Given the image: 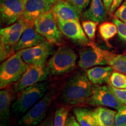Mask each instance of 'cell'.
I'll return each mask as SVG.
<instances>
[{
  "label": "cell",
  "mask_w": 126,
  "mask_h": 126,
  "mask_svg": "<svg viewBox=\"0 0 126 126\" xmlns=\"http://www.w3.org/2000/svg\"><path fill=\"white\" fill-rule=\"evenodd\" d=\"M87 102L91 106L106 107L116 110H119L124 105L115 96L109 86L106 85L94 86L92 95Z\"/></svg>",
  "instance_id": "cell-9"
},
{
  "label": "cell",
  "mask_w": 126,
  "mask_h": 126,
  "mask_svg": "<svg viewBox=\"0 0 126 126\" xmlns=\"http://www.w3.org/2000/svg\"><path fill=\"white\" fill-rule=\"evenodd\" d=\"M109 87L118 100L123 105H126V89H119L108 84Z\"/></svg>",
  "instance_id": "cell-29"
},
{
  "label": "cell",
  "mask_w": 126,
  "mask_h": 126,
  "mask_svg": "<svg viewBox=\"0 0 126 126\" xmlns=\"http://www.w3.org/2000/svg\"><path fill=\"white\" fill-rule=\"evenodd\" d=\"M34 26L37 32L52 45H60L62 43L63 33L51 11L36 18Z\"/></svg>",
  "instance_id": "cell-6"
},
{
  "label": "cell",
  "mask_w": 126,
  "mask_h": 126,
  "mask_svg": "<svg viewBox=\"0 0 126 126\" xmlns=\"http://www.w3.org/2000/svg\"><path fill=\"white\" fill-rule=\"evenodd\" d=\"M48 88V82L43 81L22 91L19 93V95L12 105L13 112L22 114L29 111L43 97Z\"/></svg>",
  "instance_id": "cell-5"
},
{
  "label": "cell",
  "mask_w": 126,
  "mask_h": 126,
  "mask_svg": "<svg viewBox=\"0 0 126 126\" xmlns=\"http://www.w3.org/2000/svg\"><path fill=\"white\" fill-rule=\"evenodd\" d=\"M114 71L110 66H97L86 70V73L93 85H101L105 83H109L110 75Z\"/></svg>",
  "instance_id": "cell-19"
},
{
  "label": "cell",
  "mask_w": 126,
  "mask_h": 126,
  "mask_svg": "<svg viewBox=\"0 0 126 126\" xmlns=\"http://www.w3.org/2000/svg\"><path fill=\"white\" fill-rule=\"evenodd\" d=\"M103 2L105 5V7L106 8L107 12L110 13V8H111V4H112L113 0H103Z\"/></svg>",
  "instance_id": "cell-35"
},
{
  "label": "cell",
  "mask_w": 126,
  "mask_h": 126,
  "mask_svg": "<svg viewBox=\"0 0 126 126\" xmlns=\"http://www.w3.org/2000/svg\"><path fill=\"white\" fill-rule=\"evenodd\" d=\"M108 84L116 88L126 89V75L114 71L110 75Z\"/></svg>",
  "instance_id": "cell-25"
},
{
  "label": "cell",
  "mask_w": 126,
  "mask_h": 126,
  "mask_svg": "<svg viewBox=\"0 0 126 126\" xmlns=\"http://www.w3.org/2000/svg\"><path fill=\"white\" fill-rule=\"evenodd\" d=\"M63 35L79 45L89 46L91 43L82 28L79 20L57 21Z\"/></svg>",
  "instance_id": "cell-12"
},
{
  "label": "cell",
  "mask_w": 126,
  "mask_h": 126,
  "mask_svg": "<svg viewBox=\"0 0 126 126\" xmlns=\"http://www.w3.org/2000/svg\"><path fill=\"white\" fill-rule=\"evenodd\" d=\"M97 49L106 60L107 64L113 68L114 71L126 75V55L116 54L97 47Z\"/></svg>",
  "instance_id": "cell-20"
},
{
  "label": "cell",
  "mask_w": 126,
  "mask_h": 126,
  "mask_svg": "<svg viewBox=\"0 0 126 126\" xmlns=\"http://www.w3.org/2000/svg\"><path fill=\"white\" fill-rule=\"evenodd\" d=\"M114 15L116 18L126 23V0H124L122 5L116 9L114 12Z\"/></svg>",
  "instance_id": "cell-31"
},
{
  "label": "cell",
  "mask_w": 126,
  "mask_h": 126,
  "mask_svg": "<svg viewBox=\"0 0 126 126\" xmlns=\"http://www.w3.org/2000/svg\"><path fill=\"white\" fill-rule=\"evenodd\" d=\"M78 64L82 70H88L97 65H108L106 60L97 49V47L92 43L79 51Z\"/></svg>",
  "instance_id": "cell-14"
},
{
  "label": "cell",
  "mask_w": 126,
  "mask_h": 126,
  "mask_svg": "<svg viewBox=\"0 0 126 126\" xmlns=\"http://www.w3.org/2000/svg\"><path fill=\"white\" fill-rule=\"evenodd\" d=\"M77 54L70 47H59L48 61L47 67L50 74L59 76L69 73L75 68Z\"/></svg>",
  "instance_id": "cell-3"
},
{
  "label": "cell",
  "mask_w": 126,
  "mask_h": 126,
  "mask_svg": "<svg viewBox=\"0 0 126 126\" xmlns=\"http://www.w3.org/2000/svg\"><path fill=\"white\" fill-rule=\"evenodd\" d=\"M37 126H54V120L48 118L41 122Z\"/></svg>",
  "instance_id": "cell-34"
},
{
  "label": "cell",
  "mask_w": 126,
  "mask_h": 126,
  "mask_svg": "<svg viewBox=\"0 0 126 126\" xmlns=\"http://www.w3.org/2000/svg\"><path fill=\"white\" fill-rule=\"evenodd\" d=\"M30 24L20 18L13 24L2 28L0 31L1 62L5 60L15 53L14 48Z\"/></svg>",
  "instance_id": "cell-4"
},
{
  "label": "cell",
  "mask_w": 126,
  "mask_h": 126,
  "mask_svg": "<svg viewBox=\"0 0 126 126\" xmlns=\"http://www.w3.org/2000/svg\"><path fill=\"white\" fill-rule=\"evenodd\" d=\"M124 0H113L112 4L110 8V13H113L122 5Z\"/></svg>",
  "instance_id": "cell-33"
},
{
  "label": "cell",
  "mask_w": 126,
  "mask_h": 126,
  "mask_svg": "<svg viewBox=\"0 0 126 126\" xmlns=\"http://www.w3.org/2000/svg\"><path fill=\"white\" fill-rule=\"evenodd\" d=\"M99 34L104 41L108 42L117 34V28L113 22H105L99 26Z\"/></svg>",
  "instance_id": "cell-23"
},
{
  "label": "cell",
  "mask_w": 126,
  "mask_h": 126,
  "mask_svg": "<svg viewBox=\"0 0 126 126\" xmlns=\"http://www.w3.org/2000/svg\"><path fill=\"white\" fill-rule=\"evenodd\" d=\"M51 11L57 21L79 20L81 14L67 0H57Z\"/></svg>",
  "instance_id": "cell-15"
},
{
  "label": "cell",
  "mask_w": 126,
  "mask_h": 126,
  "mask_svg": "<svg viewBox=\"0 0 126 126\" xmlns=\"http://www.w3.org/2000/svg\"><path fill=\"white\" fill-rule=\"evenodd\" d=\"M106 12L103 0H91L89 7L83 12L82 16L86 20L100 23L106 20Z\"/></svg>",
  "instance_id": "cell-17"
},
{
  "label": "cell",
  "mask_w": 126,
  "mask_h": 126,
  "mask_svg": "<svg viewBox=\"0 0 126 126\" xmlns=\"http://www.w3.org/2000/svg\"><path fill=\"white\" fill-rule=\"evenodd\" d=\"M82 13L86 8L89 7L91 0H67Z\"/></svg>",
  "instance_id": "cell-30"
},
{
  "label": "cell",
  "mask_w": 126,
  "mask_h": 126,
  "mask_svg": "<svg viewBox=\"0 0 126 126\" xmlns=\"http://www.w3.org/2000/svg\"><path fill=\"white\" fill-rule=\"evenodd\" d=\"M20 51L22 59L28 65L46 64L48 57L53 52L52 44L47 40Z\"/></svg>",
  "instance_id": "cell-10"
},
{
  "label": "cell",
  "mask_w": 126,
  "mask_h": 126,
  "mask_svg": "<svg viewBox=\"0 0 126 126\" xmlns=\"http://www.w3.org/2000/svg\"><path fill=\"white\" fill-rule=\"evenodd\" d=\"M73 112L81 126H98L93 114V110L85 108H76Z\"/></svg>",
  "instance_id": "cell-22"
},
{
  "label": "cell",
  "mask_w": 126,
  "mask_h": 126,
  "mask_svg": "<svg viewBox=\"0 0 126 126\" xmlns=\"http://www.w3.org/2000/svg\"><path fill=\"white\" fill-rule=\"evenodd\" d=\"M29 65L23 61L18 51L3 61L0 67V88L9 87L21 78Z\"/></svg>",
  "instance_id": "cell-2"
},
{
  "label": "cell",
  "mask_w": 126,
  "mask_h": 126,
  "mask_svg": "<svg viewBox=\"0 0 126 126\" xmlns=\"http://www.w3.org/2000/svg\"><path fill=\"white\" fill-rule=\"evenodd\" d=\"M93 87L86 72H79L71 77L65 85L60 99L70 106L84 103L92 95Z\"/></svg>",
  "instance_id": "cell-1"
},
{
  "label": "cell",
  "mask_w": 126,
  "mask_h": 126,
  "mask_svg": "<svg viewBox=\"0 0 126 126\" xmlns=\"http://www.w3.org/2000/svg\"><path fill=\"white\" fill-rule=\"evenodd\" d=\"M46 40L45 37L36 31L34 23L30 24L23 33L18 43L14 47V52L16 53L25 48L33 47Z\"/></svg>",
  "instance_id": "cell-16"
},
{
  "label": "cell",
  "mask_w": 126,
  "mask_h": 126,
  "mask_svg": "<svg viewBox=\"0 0 126 126\" xmlns=\"http://www.w3.org/2000/svg\"><path fill=\"white\" fill-rule=\"evenodd\" d=\"M71 107L70 105H64L58 108L55 111L54 126H65Z\"/></svg>",
  "instance_id": "cell-24"
},
{
  "label": "cell",
  "mask_w": 126,
  "mask_h": 126,
  "mask_svg": "<svg viewBox=\"0 0 126 126\" xmlns=\"http://www.w3.org/2000/svg\"><path fill=\"white\" fill-rule=\"evenodd\" d=\"M116 113V110L102 106L93 110V114L98 126H115Z\"/></svg>",
  "instance_id": "cell-21"
},
{
  "label": "cell",
  "mask_w": 126,
  "mask_h": 126,
  "mask_svg": "<svg viewBox=\"0 0 126 126\" xmlns=\"http://www.w3.org/2000/svg\"><path fill=\"white\" fill-rule=\"evenodd\" d=\"M57 96L54 89L47 91L40 99L19 121V124L25 126H34L42 122L52 102Z\"/></svg>",
  "instance_id": "cell-7"
},
{
  "label": "cell",
  "mask_w": 126,
  "mask_h": 126,
  "mask_svg": "<svg viewBox=\"0 0 126 126\" xmlns=\"http://www.w3.org/2000/svg\"><path fill=\"white\" fill-rule=\"evenodd\" d=\"M99 23L92 20H83L82 22L83 29L87 36L88 39L91 41H94L95 38L96 31L97 26Z\"/></svg>",
  "instance_id": "cell-26"
},
{
  "label": "cell",
  "mask_w": 126,
  "mask_h": 126,
  "mask_svg": "<svg viewBox=\"0 0 126 126\" xmlns=\"http://www.w3.org/2000/svg\"><path fill=\"white\" fill-rule=\"evenodd\" d=\"M24 8V0H1V21L11 25L21 18Z\"/></svg>",
  "instance_id": "cell-13"
},
{
  "label": "cell",
  "mask_w": 126,
  "mask_h": 126,
  "mask_svg": "<svg viewBox=\"0 0 126 126\" xmlns=\"http://www.w3.org/2000/svg\"><path fill=\"white\" fill-rule=\"evenodd\" d=\"M65 126H81L77 120L75 116L70 115L68 117L67 120H66Z\"/></svg>",
  "instance_id": "cell-32"
},
{
  "label": "cell",
  "mask_w": 126,
  "mask_h": 126,
  "mask_svg": "<svg viewBox=\"0 0 126 126\" xmlns=\"http://www.w3.org/2000/svg\"><path fill=\"white\" fill-rule=\"evenodd\" d=\"M126 126V124H125V125H122V126Z\"/></svg>",
  "instance_id": "cell-36"
},
{
  "label": "cell",
  "mask_w": 126,
  "mask_h": 126,
  "mask_svg": "<svg viewBox=\"0 0 126 126\" xmlns=\"http://www.w3.org/2000/svg\"><path fill=\"white\" fill-rule=\"evenodd\" d=\"M113 22L117 26V34L119 38L126 42V23L123 22L117 18H113Z\"/></svg>",
  "instance_id": "cell-28"
},
{
  "label": "cell",
  "mask_w": 126,
  "mask_h": 126,
  "mask_svg": "<svg viewBox=\"0 0 126 126\" xmlns=\"http://www.w3.org/2000/svg\"><path fill=\"white\" fill-rule=\"evenodd\" d=\"M13 90L9 87L1 89L0 92V118L1 126H7L12 102L13 100Z\"/></svg>",
  "instance_id": "cell-18"
},
{
  "label": "cell",
  "mask_w": 126,
  "mask_h": 126,
  "mask_svg": "<svg viewBox=\"0 0 126 126\" xmlns=\"http://www.w3.org/2000/svg\"><path fill=\"white\" fill-rule=\"evenodd\" d=\"M126 124V105H124L117 110L115 117V126Z\"/></svg>",
  "instance_id": "cell-27"
},
{
  "label": "cell",
  "mask_w": 126,
  "mask_h": 126,
  "mask_svg": "<svg viewBox=\"0 0 126 126\" xmlns=\"http://www.w3.org/2000/svg\"><path fill=\"white\" fill-rule=\"evenodd\" d=\"M57 0H24L21 18L29 24H33L36 18L51 11Z\"/></svg>",
  "instance_id": "cell-11"
},
{
  "label": "cell",
  "mask_w": 126,
  "mask_h": 126,
  "mask_svg": "<svg viewBox=\"0 0 126 126\" xmlns=\"http://www.w3.org/2000/svg\"><path fill=\"white\" fill-rule=\"evenodd\" d=\"M49 74L46 64L29 65L19 80L14 83V91L19 93L26 88L43 82L47 78Z\"/></svg>",
  "instance_id": "cell-8"
}]
</instances>
